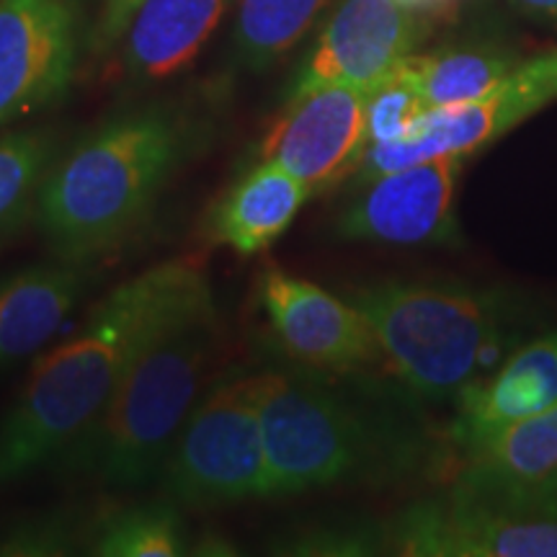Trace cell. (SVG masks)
<instances>
[{
  "mask_svg": "<svg viewBox=\"0 0 557 557\" xmlns=\"http://www.w3.org/2000/svg\"><path fill=\"white\" fill-rule=\"evenodd\" d=\"M60 152L58 137L47 129L0 135V243L37 218L41 186Z\"/></svg>",
  "mask_w": 557,
  "mask_h": 557,
  "instance_id": "19",
  "label": "cell"
},
{
  "mask_svg": "<svg viewBox=\"0 0 557 557\" xmlns=\"http://www.w3.org/2000/svg\"><path fill=\"white\" fill-rule=\"evenodd\" d=\"M367 150V90L318 86L292 90L256 160L274 163L320 194L351 176Z\"/></svg>",
  "mask_w": 557,
  "mask_h": 557,
  "instance_id": "10",
  "label": "cell"
},
{
  "mask_svg": "<svg viewBox=\"0 0 557 557\" xmlns=\"http://www.w3.org/2000/svg\"><path fill=\"white\" fill-rule=\"evenodd\" d=\"M259 305L284 357L315 374H354L382 357L372 325L354 302L318 284L269 267L259 276Z\"/></svg>",
  "mask_w": 557,
  "mask_h": 557,
  "instance_id": "9",
  "label": "cell"
},
{
  "mask_svg": "<svg viewBox=\"0 0 557 557\" xmlns=\"http://www.w3.org/2000/svg\"><path fill=\"white\" fill-rule=\"evenodd\" d=\"M145 0H107L103 3L99 26L94 32V50L103 54L116 45L122 37H127L132 21H135L137 11L143 9Z\"/></svg>",
  "mask_w": 557,
  "mask_h": 557,
  "instance_id": "26",
  "label": "cell"
},
{
  "mask_svg": "<svg viewBox=\"0 0 557 557\" xmlns=\"http://www.w3.org/2000/svg\"><path fill=\"white\" fill-rule=\"evenodd\" d=\"M408 67L429 109L485 99L517 70L504 54L485 50L410 54Z\"/></svg>",
  "mask_w": 557,
  "mask_h": 557,
  "instance_id": "21",
  "label": "cell"
},
{
  "mask_svg": "<svg viewBox=\"0 0 557 557\" xmlns=\"http://www.w3.org/2000/svg\"><path fill=\"white\" fill-rule=\"evenodd\" d=\"M235 0H145L127 32L124 67L135 81H160L197 58Z\"/></svg>",
  "mask_w": 557,
  "mask_h": 557,
  "instance_id": "17",
  "label": "cell"
},
{
  "mask_svg": "<svg viewBox=\"0 0 557 557\" xmlns=\"http://www.w3.org/2000/svg\"><path fill=\"white\" fill-rule=\"evenodd\" d=\"M455 438L462 447L508 423L557 406V333L513 351L504 364L457 395Z\"/></svg>",
  "mask_w": 557,
  "mask_h": 557,
  "instance_id": "15",
  "label": "cell"
},
{
  "mask_svg": "<svg viewBox=\"0 0 557 557\" xmlns=\"http://www.w3.org/2000/svg\"><path fill=\"white\" fill-rule=\"evenodd\" d=\"M94 261L34 263L0 278V372L37 357L88 295Z\"/></svg>",
  "mask_w": 557,
  "mask_h": 557,
  "instance_id": "14",
  "label": "cell"
},
{
  "mask_svg": "<svg viewBox=\"0 0 557 557\" xmlns=\"http://www.w3.org/2000/svg\"><path fill=\"white\" fill-rule=\"evenodd\" d=\"M351 302L372 325L395 377L418 398H457L498 367L506 312L487 292L377 282L359 287Z\"/></svg>",
  "mask_w": 557,
  "mask_h": 557,
  "instance_id": "5",
  "label": "cell"
},
{
  "mask_svg": "<svg viewBox=\"0 0 557 557\" xmlns=\"http://www.w3.org/2000/svg\"><path fill=\"white\" fill-rule=\"evenodd\" d=\"M374 547H385L382 529L361 527H308L297 532L278 534L271 542V553L276 555H367Z\"/></svg>",
  "mask_w": 557,
  "mask_h": 557,
  "instance_id": "24",
  "label": "cell"
},
{
  "mask_svg": "<svg viewBox=\"0 0 557 557\" xmlns=\"http://www.w3.org/2000/svg\"><path fill=\"white\" fill-rule=\"evenodd\" d=\"M220 346L222 315L212 282L199 261L186 259L137 341L101 421L65 462L114 491L158 480L218 364Z\"/></svg>",
  "mask_w": 557,
  "mask_h": 557,
  "instance_id": "1",
  "label": "cell"
},
{
  "mask_svg": "<svg viewBox=\"0 0 557 557\" xmlns=\"http://www.w3.org/2000/svg\"><path fill=\"white\" fill-rule=\"evenodd\" d=\"M186 259L127 278L90 310L86 325L34 364L0 421V491L67 459L101 421L137 341Z\"/></svg>",
  "mask_w": 557,
  "mask_h": 557,
  "instance_id": "3",
  "label": "cell"
},
{
  "mask_svg": "<svg viewBox=\"0 0 557 557\" xmlns=\"http://www.w3.org/2000/svg\"><path fill=\"white\" fill-rule=\"evenodd\" d=\"M194 555H235L238 549H235L233 542H227L222 534H207V537H201L197 545L191 549Z\"/></svg>",
  "mask_w": 557,
  "mask_h": 557,
  "instance_id": "29",
  "label": "cell"
},
{
  "mask_svg": "<svg viewBox=\"0 0 557 557\" xmlns=\"http://www.w3.org/2000/svg\"><path fill=\"white\" fill-rule=\"evenodd\" d=\"M163 498L209 508L271 498L253 372L233 367L194 406L160 468Z\"/></svg>",
  "mask_w": 557,
  "mask_h": 557,
  "instance_id": "7",
  "label": "cell"
},
{
  "mask_svg": "<svg viewBox=\"0 0 557 557\" xmlns=\"http://www.w3.org/2000/svg\"><path fill=\"white\" fill-rule=\"evenodd\" d=\"M410 5H418V3H434V0H406Z\"/></svg>",
  "mask_w": 557,
  "mask_h": 557,
  "instance_id": "30",
  "label": "cell"
},
{
  "mask_svg": "<svg viewBox=\"0 0 557 557\" xmlns=\"http://www.w3.org/2000/svg\"><path fill=\"white\" fill-rule=\"evenodd\" d=\"M201 129L169 107L103 122L54 160L41 186L37 225L58 259L99 261L156 212L178 171L199 156Z\"/></svg>",
  "mask_w": 557,
  "mask_h": 557,
  "instance_id": "2",
  "label": "cell"
},
{
  "mask_svg": "<svg viewBox=\"0 0 557 557\" xmlns=\"http://www.w3.org/2000/svg\"><path fill=\"white\" fill-rule=\"evenodd\" d=\"M382 542L410 557H557V480L513 483L468 468L444 496L382 527Z\"/></svg>",
  "mask_w": 557,
  "mask_h": 557,
  "instance_id": "6",
  "label": "cell"
},
{
  "mask_svg": "<svg viewBox=\"0 0 557 557\" xmlns=\"http://www.w3.org/2000/svg\"><path fill=\"white\" fill-rule=\"evenodd\" d=\"M421 37L423 21L406 0H344L320 32L292 90H372L413 54Z\"/></svg>",
  "mask_w": 557,
  "mask_h": 557,
  "instance_id": "13",
  "label": "cell"
},
{
  "mask_svg": "<svg viewBox=\"0 0 557 557\" xmlns=\"http://www.w3.org/2000/svg\"><path fill=\"white\" fill-rule=\"evenodd\" d=\"M524 67L534 75V78L545 83V86L557 96V52H549V54H542V58L529 60V62H524Z\"/></svg>",
  "mask_w": 557,
  "mask_h": 557,
  "instance_id": "27",
  "label": "cell"
},
{
  "mask_svg": "<svg viewBox=\"0 0 557 557\" xmlns=\"http://www.w3.org/2000/svg\"><path fill=\"white\" fill-rule=\"evenodd\" d=\"M90 553L99 557L189 555V532L173 500H152L111 511L90 529Z\"/></svg>",
  "mask_w": 557,
  "mask_h": 557,
  "instance_id": "20",
  "label": "cell"
},
{
  "mask_svg": "<svg viewBox=\"0 0 557 557\" xmlns=\"http://www.w3.org/2000/svg\"><path fill=\"white\" fill-rule=\"evenodd\" d=\"M81 39V0H0V127L67 94Z\"/></svg>",
  "mask_w": 557,
  "mask_h": 557,
  "instance_id": "8",
  "label": "cell"
},
{
  "mask_svg": "<svg viewBox=\"0 0 557 557\" xmlns=\"http://www.w3.org/2000/svg\"><path fill=\"white\" fill-rule=\"evenodd\" d=\"M459 156L423 160L359 186L336 218L341 240L382 246H444L457 238Z\"/></svg>",
  "mask_w": 557,
  "mask_h": 557,
  "instance_id": "11",
  "label": "cell"
},
{
  "mask_svg": "<svg viewBox=\"0 0 557 557\" xmlns=\"http://www.w3.org/2000/svg\"><path fill=\"white\" fill-rule=\"evenodd\" d=\"M429 107L410 75L408 60L380 86L367 90V145L395 143L410 135Z\"/></svg>",
  "mask_w": 557,
  "mask_h": 557,
  "instance_id": "23",
  "label": "cell"
},
{
  "mask_svg": "<svg viewBox=\"0 0 557 557\" xmlns=\"http://www.w3.org/2000/svg\"><path fill=\"white\" fill-rule=\"evenodd\" d=\"M555 99L557 96L545 83L534 78L524 65H519L511 78L485 99L429 109L408 137L367 145L364 156L351 173L354 186L359 189L389 171L423 163V160L447 156L468 158Z\"/></svg>",
  "mask_w": 557,
  "mask_h": 557,
  "instance_id": "12",
  "label": "cell"
},
{
  "mask_svg": "<svg viewBox=\"0 0 557 557\" xmlns=\"http://www.w3.org/2000/svg\"><path fill=\"white\" fill-rule=\"evenodd\" d=\"M310 197L312 191L292 173L256 160L209 209L205 233L214 246L243 259L261 256L287 233Z\"/></svg>",
  "mask_w": 557,
  "mask_h": 557,
  "instance_id": "16",
  "label": "cell"
},
{
  "mask_svg": "<svg viewBox=\"0 0 557 557\" xmlns=\"http://www.w3.org/2000/svg\"><path fill=\"white\" fill-rule=\"evenodd\" d=\"M329 0H240L233 52L238 65L267 70L315 24Z\"/></svg>",
  "mask_w": 557,
  "mask_h": 557,
  "instance_id": "22",
  "label": "cell"
},
{
  "mask_svg": "<svg viewBox=\"0 0 557 557\" xmlns=\"http://www.w3.org/2000/svg\"><path fill=\"white\" fill-rule=\"evenodd\" d=\"M271 498L387 475L408 465V444L315 372H253Z\"/></svg>",
  "mask_w": 557,
  "mask_h": 557,
  "instance_id": "4",
  "label": "cell"
},
{
  "mask_svg": "<svg viewBox=\"0 0 557 557\" xmlns=\"http://www.w3.org/2000/svg\"><path fill=\"white\" fill-rule=\"evenodd\" d=\"M78 542V529L65 517H32L0 529V555L47 557L67 555Z\"/></svg>",
  "mask_w": 557,
  "mask_h": 557,
  "instance_id": "25",
  "label": "cell"
},
{
  "mask_svg": "<svg viewBox=\"0 0 557 557\" xmlns=\"http://www.w3.org/2000/svg\"><path fill=\"white\" fill-rule=\"evenodd\" d=\"M468 449V468L513 483L557 480V406L493 431Z\"/></svg>",
  "mask_w": 557,
  "mask_h": 557,
  "instance_id": "18",
  "label": "cell"
},
{
  "mask_svg": "<svg viewBox=\"0 0 557 557\" xmlns=\"http://www.w3.org/2000/svg\"><path fill=\"white\" fill-rule=\"evenodd\" d=\"M511 5H517L527 16L547 21V24H557V0H508Z\"/></svg>",
  "mask_w": 557,
  "mask_h": 557,
  "instance_id": "28",
  "label": "cell"
}]
</instances>
